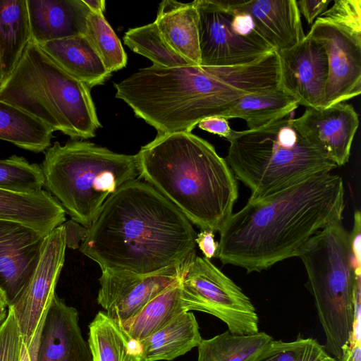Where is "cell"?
<instances>
[{"mask_svg":"<svg viewBox=\"0 0 361 361\" xmlns=\"http://www.w3.org/2000/svg\"><path fill=\"white\" fill-rule=\"evenodd\" d=\"M344 207L343 178L330 173L248 200L219 230L215 257L223 264L260 272L297 257L316 233L341 221Z\"/></svg>","mask_w":361,"mask_h":361,"instance_id":"6da1fadb","label":"cell"},{"mask_svg":"<svg viewBox=\"0 0 361 361\" xmlns=\"http://www.w3.org/2000/svg\"><path fill=\"white\" fill-rule=\"evenodd\" d=\"M280 84L277 55L232 66H188L139 69L114 84L115 97L158 133H190L207 117L221 116L242 97Z\"/></svg>","mask_w":361,"mask_h":361,"instance_id":"7a4b0ae2","label":"cell"},{"mask_svg":"<svg viewBox=\"0 0 361 361\" xmlns=\"http://www.w3.org/2000/svg\"><path fill=\"white\" fill-rule=\"evenodd\" d=\"M196 236L173 204L137 178L106 200L79 247L102 271L147 275L180 266Z\"/></svg>","mask_w":361,"mask_h":361,"instance_id":"3957f363","label":"cell"},{"mask_svg":"<svg viewBox=\"0 0 361 361\" xmlns=\"http://www.w3.org/2000/svg\"><path fill=\"white\" fill-rule=\"evenodd\" d=\"M137 156L140 178L201 230L219 231L233 214L235 176L207 140L191 132L157 133Z\"/></svg>","mask_w":361,"mask_h":361,"instance_id":"277c9868","label":"cell"},{"mask_svg":"<svg viewBox=\"0 0 361 361\" xmlns=\"http://www.w3.org/2000/svg\"><path fill=\"white\" fill-rule=\"evenodd\" d=\"M90 87L62 69L32 39L0 87V99L72 139L95 136L102 126Z\"/></svg>","mask_w":361,"mask_h":361,"instance_id":"5b68a950","label":"cell"},{"mask_svg":"<svg viewBox=\"0 0 361 361\" xmlns=\"http://www.w3.org/2000/svg\"><path fill=\"white\" fill-rule=\"evenodd\" d=\"M283 118L267 126L233 130L225 159L235 178L250 189L248 200L265 197L337 167L322 151L304 139Z\"/></svg>","mask_w":361,"mask_h":361,"instance_id":"8992f818","label":"cell"},{"mask_svg":"<svg viewBox=\"0 0 361 361\" xmlns=\"http://www.w3.org/2000/svg\"><path fill=\"white\" fill-rule=\"evenodd\" d=\"M44 187L71 219L85 228L124 184L140 178L137 154H124L87 141L55 142L42 163Z\"/></svg>","mask_w":361,"mask_h":361,"instance_id":"52a82bcc","label":"cell"},{"mask_svg":"<svg viewBox=\"0 0 361 361\" xmlns=\"http://www.w3.org/2000/svg\"><path fill=\"white\" fill-rule=\"evenodd\" d=\"M305 267L324 332L326 351L338 360L360 312L361 276L355 272L349 233L341 221L319 231L298 256Z\"/></svg>","mask_w":361,"mask_h":361,"instance_id":"ba28073f","label":"cell"},{"mask_svg":"<svg viewBox=\"0 0 361 361\" xmlns=\"http://www.w3.org/2000/svg\"><path fill=\"white\" fill-rule=\"evenodd\" d=\"M179 285L185 312L210 314L237 335L259 332V318L250 298L209 259L192 253L180 266Z\"/></svg>","mask_w":361,"mask_h":361,"instance_id":"9c48e42d","label":"cell"},{"mask_svg":"<svg viewBox=\"0 0 361 361\" xmlns=\"http://www.w3.org/2000/svg\"><path fill=\"white\" fill-rule=\"evenodd\" d=\"M200 66H232L250 63L275 51L232 29L230 1L196 0Z\"/></svg>","mask_w":361,"mask_h":361,"instance_id":"30bf717a","label":"cell"},{"mask_svg":"<svg viewBox=\"0 0 361 361\" xmlns=\"http://www.w3.org/2000/svg\"><path fill=\"white\" fill-rule=\"evenodd\" d=\"M325 49L328 78L322 108L361 93V34L317 18L307 34Z\"/></svg>","mask_w":361,"mask_h":361,"instance_id":"8fae6325","label":"cell"},{"mask_svg":"<svg viewBox=\"0 0 361 361\" xmlns=\"http://www.w3.org/2000/svg\"><path fill=\"white\" fill-rule=\"evenodd\" d=\"M63 224L46 235L41 257L26 289L12 306L23 342L27 344L38 329L54 297L66 248Z\"/></svg>","mask_w":361,"mask_h":361,"instance_id":"7c38bea8","label":"cell"},{"mask_svg":"<svg viewBox=\"0 0 361 361\" xmlns=\"http://www.w3.org/2000/svg\"><path fill=\"white\" fill-rule=\"evenodd\" d=\"M180 266L147 275L102 271L97 303L124 326L151 300L178 281Z\"/></svg>","mask_w":361,"mask_h":361,"instance_id":"4fadbf2b","label":"cell"},{"mask_svg":"<svg viewBox=\"0 0 361 361\" xmlns=\"http://www.w3.org/2000/svg\"><path fill=\"white\" fill-rule=\"evenodd\" d=\"M45 237L25 224L0 219V290L8 307L17 302L30 283Z\"/></svg>","mask_w":361,"mask_h":361,"instance_id":"5bb4252c","label":"cell"},{"mask_svg":"<svg viewBox=\"0 0 361 361\" xmlns=\"http://www.w3.org/2000/svg\"><path fill=\"white\" fill-rule=\"evenodd\" d=\"M280 87L306 108H322L328 78L324 48L307 35L294 47L277 51Z\"/></svg>","mask_w":361,"mask_h":361,"instance_id":"9a60e30c","label":"cell"},{"mask_svg":"<svg viewBox=\"0 0 361 361\" xmlns=\"http://www.w3.org/2000/svg\"><path fill=\"white\" fill-rule=\"evenodd\" d=\"M292 121L301 136L337 166L348 161L359 126L358 114L351 104L341 102L326 108H306Z\"/></svg>","mask_w":361,"mask_h":361,"instance_id":"2e32d148","label":"cell"},{"mask_svg":"<svg viewBox=\"0 0 361 361\" xmlns=\"http://www.w3.org/2000/svg\"><path fill=\"white\" fill-rule=\"evenodd\" d=\"M36 361H92L78 310L56 294L42 322Z\"/></svg>","mask_w":361,"mask_h":361,"instance_id":"e0dca14e","label":"cell"},{"mask_svg":"<svg viewBox=\"0 0 361 361\" xmlns=\"http://www.w3.org/2000/svg\"><path fill=\"white\" fill-rule=\"evenodd\" d=\"M31 39L37 44L85 34L90 10L83 0H27Z\"/></svg>","mask_w":361,"mask_h":361,"instance_id":"ac0fdd59","label":"cell"},{"mask_svg":"<svg viewBox=\"0 0 361 361\" xmlns=\"http://www.w3.org/2000/svg\"><path fill=\"white\" fill-rule=\"evenodd\" d=\"M236 4L252 16L261 36L276 51L294 47L305 37L296 0L237 1Z\"/></svg>","mask_w":361,"mask_h":361,"instance_id":"d6986e66","label":"cell"},{"mask_svg":"<svg viewBox=\"0 0 361 361\" xmlns=\"http://www.w3.org/2000/svg\"><path fill=\"white\" fill-rule=\"evenodd\" d=\"M0 219L25 224L47 235L66 221V212L47 190L19 193L0 189Z\"/></svg>","mask_w":361,"mask_h":361,"instance_id":"ffe728a7","label":"cell"},{"mask_svg":"<svg viewBox=\"0 0 361 361\" xmlns=\"http://www.w3.org/2000/svg\"><path fill=\"white\" fill-rule=\"evenodd\" d=\"M154 22L176 53L192 65L200 66L198 12L195 1L190 3L162 1Z\"/></svg>","mask_w":361,"mask_h":361,"instance_id":"44dd1931","label":"cell"},{"mask_svg":"<svg viewBox=\"0 0 361 361\" xmlns=\"http://www.w3.org/2000/svg\"><path fill=\"white\" fill-rule=\"evenodd\" d=\"M39 45L62 69L90 88L111 76L85 35Z\"/></svg>","mask_w":361,"mask_h":361,"instance_id":"7402d4cb","label":"cell"},{"mask_svg":"<svg viewBox=\"0 0 361 361\" xmlns=\"http://www.w3.org/2000/svg\"><path fill=\"white\" fill-rule=\"evenodd\" d=\"M202 339L194 314L183 312L166 326L140 341L142 361L173 360L197 347Z\"/></svg>","mask_w":361,"mask_h":361,"instance_id":"603a6c76","label":"cell"},{"mask_svg":"<svg viewBox=\"0 0 361 361\" xmlns=\"http://www.w3.org/2000/svg\"><path fill=\"white\" fill-rule=\"evenodd\" d=\"M92 361H142V347L123 326L99 311L89 325Z\"/></svg>","mask_w":361,"mask_h":361,"instance_id":"cb8c5ba5","label":"cell"},{"mask_svg":"<svg viewBox=\"0 0 361 361\" xmlns=\"http://www.w3.org/2000/svg\"><path fill=\"white\" fill-rule=\"evenodd\" d=\"M298 105L297 99L279 86L242 97L221 117L243 119L248 130H255L286 117Z\"/></svg>","mask_w":361,"mask_h":361,"instance_id":"d4e9b609","label":"cell"},{"mask_svg":"<svg viewBox=\"0 0 361 361\" xmlns=\"http://www.w3.org/2000/svg\"><path fill=\"white\" fill-rule=\"evenodd\" d=\"M30 40L27 0H0V54L4 80L13 71Z\"/></svg>","mask_w":361,"mask_h":361,"instance_id":"484cf974","label":"cell"},{"mask_svg":"<svg viewBox=\"0 0 361 361\" xmlns=\"http://www.w3.org/2000/svg\"><path fill=\"white\" fill-rule=\"evenodd\" d=\"M54 130L28 113L0 99V140L34 152L47 150Z\"/></svg>","mask_w":361,"mask_h":361,"instance_id":"4316f807","label":"cell"},{"mask_svg":"<svg viewBox=\"0 0 361 361\" xmlns=\"http://www.w3.org/2000/svg\"><path fill=\"white\" fill-rule=\"evenodd\" d=\"M179 279L151 300L123 328L136 341H141L166 326L185 312Z\"/></svg>","mask_w":361,"mask_h":361,"instance_id":"83f0119b","label":"cell"},{"mask_svg":"<svg viewBox=\"0 0 361 361\" xmlns=\"http://www.w3.org/2000/svg\"><path fill=\"white\" fill-rule=\"evenodd\" d=\"M272 340L265 332L237 335L228 330L202 339L197 346V361H247Z\"/></svg>","mask_w":361,"mask_h":361,"instance_id":"f1b7e54d","label":"cell"},{"mask_svg":"<svg viewBox=\"0 0 361 361\" xmlns=\"http://www.w3.org/2000/svg\"><path fill=\"white\" fill-rule=\"evenodd\" d=\"M123 42L133 51L149 59L153 65L165 68L194 66L169 46L154 22L129 29Z\"/></svg>","mask_w":361,"mask_h":361,"instance_id":"f546056e","label":"cell"},{"mask_svg":"<svg viewBox=\"0 0 361 361\" xmlns=\"http://www.w3.org/2000/svg\"><path fill=\"white\" fill-rule=\"evenodd\" d=\"M85 35L109 73L126 66L127 54L104 14L90 12Z\"/></svg>","mask_w":361,"mask_h":361,"instance_id":"4dcf8cb0","label":"cell"},{"mask_svg":"<svg viewBox=\"0 0 361 361\" xmlns=\"http://www.w3.org/2000/svg\"><path fill=\"white\" fill-rule=\"evenodd\" d=\"M247 361H336L312 338L285 342L272 340Z\"/></svg>","mask_w":361,"mask_h":361,"instance_id":"1f68e13d","label":"cell"},{"mask_svg":"<svg viewBox=\"0 0 361 361\" xmlns=\"http://www.w3.org/2000/svg\"><path fill=\"white\" fill-rule=\"evenodd\" d=\"M44 186V175L39 164H30L16 155L0 159V189L28 194L39 192Z\"/></svg>","mask_w":361,"mask_h":361,"instance_id":"d6a6232c","label":"cell"},{"mask_svg":"<svg viewBox=\"0 0 361 361\" xmlns=\"http://www.w3.org/2000/svg\"><path fill=\"white\" fill-rule=\"evenodd\" d=\"M360 13V0H335L333 6L317 18L361 34Z\"/></svg>","mask_w":361,"mask_h":361,"instance_id":"836d02e7","label":"cell"},{"mask_svg":"<svg viewBox=\"0 0 361 361\" xmlns=\"http://www.w3.org/2000/svg\"><path fill=\"white\" fill-rule=\"evenodd\" d=\"M22 335L12 308L0 325V361H20Z\"/></svg>","mask_w":361,"mask_h":361,"instance_id":"e575fe53","label":"cell"},{"mask_svg":"<svg viewBox=\"0 0 361 361\" xmlns=\"http://www.w3.org/2000/svg\"><path fill=\"white\" fill-rule=\"evenodd\" d=\"M349 240L355 262V274L361 276V216L359 211L354 213V224L349 233Z\"/></svg>","mask_w":361,"mask_h":361,"instance_id":"d590c367","label":"cell"},{"mask_svg":"<svg viewBox=\"0 0 361 361\" xmlns=\"http://www.w3.org/2000/svg\"><path fill=\"white\" fill-rule=\"evenodd\" d=\"M300 14H302L309 25H312L327 8L331 0H300L296 1Z\"/></svg>","mask_w":361,"mask_h":361,"instance_id":"8d00e7d4","label":"cell"},{"mask_svg":"<svg viewBox=\"0 0 361 361\" xmlns=\"http://www.w3.org/2000/svg\"><path fill=\"white\" fill-rule=\"evenodd\" d=\"M198 128L217 135L220 137L228 139L233 130L229 126L228 119L221 116H210L201 120L198 124Z\"/></svg>","mask_w":361,"mask_h":361,"instance_id":"74e56055","label":"cell"},{"mask_svg":"<svg viewBox=\"0 0 361 361\" xmlns=\"http://www.w3.org/2000/svg\"><path fill=\"white\" fill-rule=\"evenodd\" d=\"M196 245L203 253L205 258L210 259L216 256L218 242L214 240V232L210 230H202L197 234Z\"/></svg>","mask_w":361,"mask_h":361,"instance_id":"f35d334b","label":"cell"},{"mask_svg":"<svg viewBox=\"0 0 361 361\" xmlns=\"http://www.w3.org/2000/svg\"><path fill=\"white\" fill-rule=\"evenodd\" d=\"M63 224L66 230L67 247L73 249L79 247V243L83 241L86 237L87 228L72 219Z\"/></svg>","mask_w":361,"mask_h":361,"instance_id":"ab89813d","label":"cell"},{"mask_svg":"<svg viewBox=\"0 0 361 361\" xmlns=\"http://www.w3.org/2000/svg\"><path fill=\"white\" fill-rule=\"evenodd\" d=\"M338 361H361L360 329L356 332L355 329V333L353 331L349 343L343 348V353Z\"/></svg>","mask_w":361,"mask_h":361,"instance_id":"60d3db41","label":"cell"},{"mask_svg":"<svg viewBox=\"0 0 361 361\" xmlns=\"http://www.w3.org/2000/svg\"><path fill=\"white\" fill-rule=\"evenodd\" d=\"M41 324L29 343L25 344L22 341L20 361H36Z\"/></svg>","mask_w":361,"mask_h":361,"instance_id":"b9f144b4","label":"cell"},{"mask_svg":"<svg viewBox=\"0 0 361 361\" xmlns=\"http://www.w3.org/2000/svg\"><path fill=\"white\" fill-rule=\"evenodd\" d=\"M91 12L97 14H104L105 11V1L104 0H83Z\"/></svg>","mask_w":361,"mask_h":361,"instance_id":"7bdbcfd3","label":"cell"},{"mask_svg":"<svg viewBox=\"0 0 361 361\" xmlns=\"http://www.w3.org/2000/svg\"><path fill=\"white\" fill-rule=\"evenodd\" d=\"M8 306L3 293L0 290V325L7 317Z\"/></svg>","mask_w":361,"mask_h":361,"instance_id":"ee69618b","label":"cell"},{"mask_svg":"<svg viewBox=\"0 0 361 361\" xmlns=\"http://www.w3.org/2000/svg\"><path fill=\"white\" fill-rule=\"evenodd\" d=\"M3 80H4L3 68H2L1 58V54H0V87L2 84Z\"/></svg>","mask_w":361,"mask_h":361,"instance_id":"f6af8a7d","label":"cell"}]
</instances>
